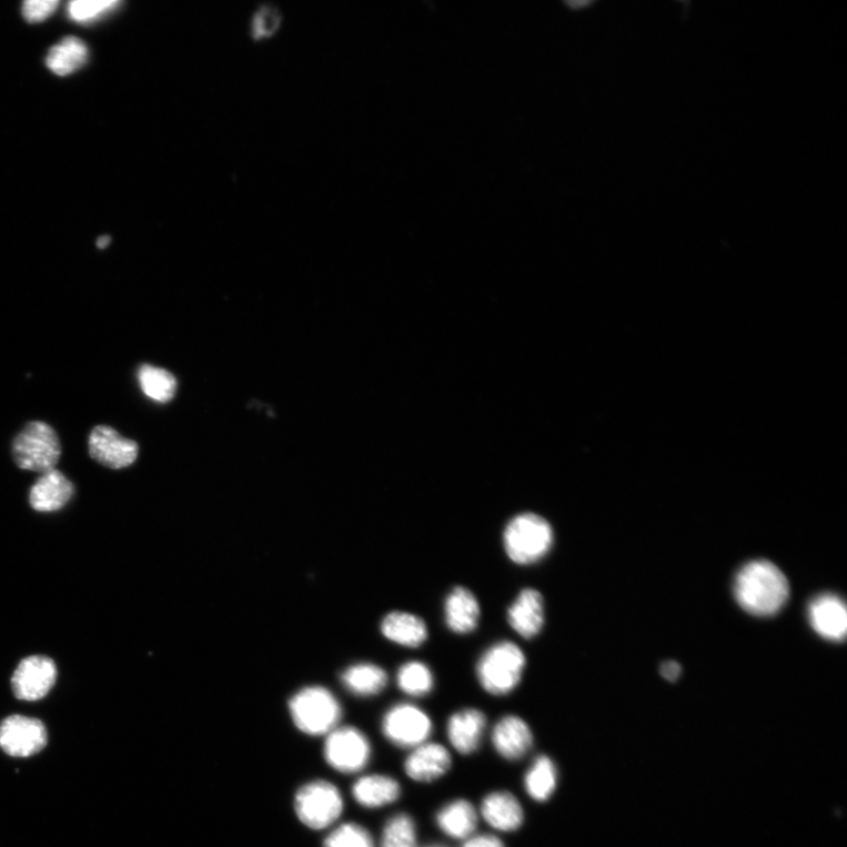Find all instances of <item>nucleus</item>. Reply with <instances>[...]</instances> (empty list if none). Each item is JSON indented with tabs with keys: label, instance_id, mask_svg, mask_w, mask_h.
I'll return each instance as SVG.
<instances>
[{
	"label": "nucleus",
	"instance_id": "nucleus-1",
	"mask_svg": "<svg viewBox=\"0 0 847 847\" xmlns=\"http://www.w3.org/2000/svg\"><path fill=\"white\" fill-rule=\"evenodd\" d=\"M735 596L746 613L770 617L789 601L790 585L774 563L755 561L744 565L737 574Z\"/></svg>",
	"mask_w": 847,
	"mask_h": 847
},
{
	"label": "nucleus",
	"instance_id": "nucleus-2",
	"mask_svg": "<svg viewBox=\"0 0 847 847\" xmlns=\"http://www.w3.org/2000/svg\"><path fill=\"white\" fill-rule=\"evenodd\" d=\"M504 547L508 558L520 565L543 559L554 545V530L536 514H522L512 518L504 531Z\"/></svg>",
	"mask_w": 847,
	"mask_h": 847
},
{
	"label": "nucleus",
	"instance_id": "nucleus-3",
	"mask_svg": "<svg viewBox=\"0 0 847 847\" xmlns=\"http://www.w3.org/2000/svg\"><path fill=\"white\" fill-rule=\"evenodd\" d=\"M289 707L294 725L310 736H327L342 718L339 700L320 686L303 688L292 697Z\"/></svg>",
	"mask_w": 847,
	"mask_h": 847
},
{
	"label": "nucleus",
	"instance_id": "nucleus-4",
	"mask_svg": "<svg viewBox=\"0 0 847 847\" xmlns=\"http://www.w3.org/2000/svg\"><path fill=\"white\" fill-rule=\"evenodd\" d=\"M526 659L515 643L501 642L483 654L477 666L478 679L485 692L505 696L518 686Z\"/></svg>",
	"mask_w": 847,
	"mask_h": 847
},
{
	"label": "nucleus",
	"instance_id": "nucleus-5",
	"mask_svg": "<svg viewBox=\"0 0 847 847\" xmlns=\"http://www.w3.org/2000/svg\"><path fill=\"white\" fill-rule=\"evenodd\" d=\"M12 453L18 467L46 474L61 458L62 446L50 425L32 422L14 438Z\"/></svg>",
	"mask_w": 847,
	"mask_h": 847
},
{
	"label": "nucleus",
	"instance_id": "nucleus-6",
	"mask_svg": "<svg viewBox=\"0 0 847 847\" xmlns=\"http://www.w3.org/2000/svg\"><path fill=\"white\" fill-rule=\"evenodd\" d=\"M343 809L340 790L325 780L305 784L294 797L295 815L312 830L326 829L341 817Z\"/></svg>",
	"mask_w": 847,
	"mask_h": 847
},
{
	"label": "nucleus",
	"instance_id": "nucleus-7",
	"mask_svg": "<svg viewBox=\"0 0 847 847\" xmlns=\"http://www.w3.org/2000/svg\"><path fill=\"white\" fill-rule=\"evenodd\" d=\"M324 757L334 770L342 774H356L367 765L371 746L357 728L337 727L326 737Z\"/></svg>",
	"mask_w": 847,
	"mask_h": 847
},
{
	"label": "nucleus",
	"instance_id": "nucleus-8",
	"mask_svg": "<svg viewBox=\"0 0 847 847\" xmlns=\"http://www.w3.org/2000/svg\"><path fill=\"white\" fill-rule=\"evenodd\" d=\"M384 736L401 747H417L432 733V722L420 707L399 704L390 708L383 719Z\"/></svg>",
	"mask_w": 847,
	"mask_h": 847
},
{
	"label": "nucleus",
	"instance_id": "nucleus-9",
	"mask_svg": "<svg viewBox=\"0 0 847 847\" xmlns=\"http://www.w3.org/2000/svg\"><path fill=\"white\" fill-rule=\"evenodd\" d=\"M48 743L46 725L36 718L10 716L0 724V747L12 757L41 753Z\"/></svg>",
	"mask_w": 847,
	"mask_h": 847
},
{
	"label": "nucleus",
	"instance_id": "nucleus-10",
	"mask_svg": "<svg viewBox=\"0 0 847 847\" xmlns=\"http://www.w3.org/2000/svg\"><path fill=\"white\" fill-rule=\"evenodd\" d=\"M56 663L46 656H31L19 663L11 678L16 698L37 702L48 696L57 682Z\"/></svg>",
	"mask_w": 847,
	"mask_h": 847
},
{
	"label": "nucleus",
	"instance_id": "nucleus-11",
	"mask_svg": "<svg viewBox=\"0 0 847 847\" xmlns=\"http://www.w3.org/2000/svg\"><path fill=\"white\" fill-rule=\"evenodd\" d=\"M138 451L140 447L135 442L124 438L110 426H95L90 433V456L109 468L120 470L132 465Z\"/></svg>",
	"mask_w": 847,
	"mask_h": 847
},
{
	"label": "nucleus",
	"instance_id": "nucleus-12",
	"mask_svg": "<svg viewBox=\"0 0 847 847\" xmlns=\"http://www.w3.org/2000/svg\"><path fill=\"white\" fill-rule=\"evenodd\" d=\"M815 632L827 641L841 642L847 632V611L844 602L830 594L817 597L809 607Z\"/></svg>",
	"mask_w": 847,
	"mask_h": 847
},
{
	"label": "nucleus",
	"instance_id": "nucleus-13",
	"mask_svg": "<svg viewBox=\"0 0 847 847\" xmlns=\"http://www.w3.org/2000/svg\"><path fill=\"white\" fill-rule=\"evenodd\" d=\"M74 486L56 468L46 472L30 490V505L38 512H54L63 508L73 497Z\"/></svg>",
	"mask_w": 847,
	"mask_h": 847
},
{
	"label": "nucleus",
	"instance_id": "nucleus-14",
	"mask_svg": "<svg viewBox=\"0 0 847 847\" xmlns=\"http://www.w3.org/2000/svg\"><path fill=\"white\" fill-rule=\"evenodd\" d=\"M451 756L438 743L422 744L406 758L405 773L416 782L427 783L443 777L451 767Z\"/></svg>",
	"mask_w": 847,
	"mask_h": 847
},
{
	"label": "nucleus",
	"instance_id": "nucleus-15",
	"mask_svg": "<svg viewBox=\"0 0 847 847\" xmlns=\"http://www.w3.org/2000/svg\"><path fill=\"white\" fill-rule=\"evenodd\" d=\"M544 601L537 589L525 588L508 608L507 619L523 638L536 637L544 625Z\"/></svg>",
	"mask_w": 847,
	"mask_h": 847
},
{
	"label": "nucleus",
	"instance_id": "nucleus-16",
	"mask_svg": "<svg viewBox=\"0 0 847 847\" xmlns=\"http://www.w3.org/2000/svg\"><path fill=\"white\" fill-rule=\"evenodd\" d=\"M492 742L502 757L507 760H520L534 745V736L522 718L506 716L496 724L492 733Z\"/></svg>",
	"mask_w": 847,
	"mask_h": 847
},
{
	"label": "nucleus",
	"instance_id": "nucleus-17",
	"mask_svg": "<svg viewBox=\"0 0 847 847\" xmlns=\"http://www.w3.org/2000/svg\"><path fill=\"white\" fill-rule=\"evenodd\" d=\"M485 727V715L476 708H466L448 719V740L460 754H474L481 745Z\"/></svg>",
	"mask_w": 847,
	"mask_h": 847
},
{
	"label": "nucleus",
	"instance_id": "nucleus-18",
	"mask_svg": "<svg viewBox=\"0 0 847 847\" xmlns=\"http://www.w3.org/2000/svg\"><path fill=\"white\" fill-rule=\"evenodd\" d=\"M481 617L477 598L465 587L453 588L445 601V621L451 632L465 635L475 632Z\"/></svg>",
	"mask_w": 847,
	"mask_h": 847
},
{
	"label": "nucleus",
	"instance_id": "nucleus-19",
	"mask_svg": "<svg viewBox=\"0 0 847 847\" xmlns=\"http://www.w3.org/2000/svg\"><path fill=\"white\" fill-rule=\"evenodd\" d=\"M482 816L494 829L511 833L520 829L524 821L521 803L510 793H494L482 803Z\"/></svg>",
	"mask_w": 847,
	"mask_h": 847
},
{
	"label": "nucleus",
	"instance_id": "nucleus-20",
	"mask_svg": "<svg viewBox=\"0 0 847 847\" xmlns=\"http://www.w3.org/2000/svg\"><path fill=\"white\" fill-rule=\"evenodd\" d=\"M401 793L400 783L383 775L362 777L352 787L354 800L367 809H379V807L395 803Z\"/></svg>",
	"mask_w": 847,
	"mask_h": 847
},
{
	"label": "nucleus",
	"instance_id": "nucleus-21",
	"mask_svg": "<svg viewBox=\"0 0 847 847\" xmlns=\"http://www.w3.org/2000/svg\"><path fill=\"white\" fill-rule=\"evenodd\" d=\"M382 633L389 641L407 647H419L427 638L425 622L400 611L389 614L383 619Z\"/></svg>",
	"mask_w": 847,
	"mask_h": 847
},
{
	"label": "nucleus",
	"instance_id": "nucleus-22",
	"mask_svg": "<svg viewBox=\"0 0 847 847\" xmlns=\"http://www.w3.org/2000/svg\"><path fill=\"white\" fill-rule=\"evenodd\" d=\"M437 824L445 835L466 839L476 831L478 817L474 805L460 799L443 807L437 815Z\"/></svg>",
	"mask_w": 847,
	"mask_h": 847
},
{
	"label": "nucleus",
	"instance_id": "nucleus-23",
	"mask_svg": "<svg viewBox=\"0 0 847 847\" xmlns=\"http://www.w3.org/2000/svg\"><path fill=\"white\" fill-rule=\"evenodd\" d=\"M88 57V47L80 38L67 37L50 50L47 65L57 75L64 77L83 68Z\"/></svg>",
	"mask_w": 847,
	"mask_h": 847
},
{
	"label": "nucleus",
	"instance_id": "nucleus-24",
	"mask_svg": "<svg viewBox=\"0 0 847 847\" xmlns=\"http://www.w3.org/2000/svg\"><path fill=\"white\" fill-rule=\"evenodd\" d=\"M342 682L353 695L371 697L383 692L387 684V675L382 667L363 663L349 667L342 676Z\"/></svg>",
	"mask_w": 847,
	"mask_h": 847
},
{
	"label": "nucleus",
	"instance_id": "nucleus-25",
	"mask_svg": "<svg viewBox=\"0 0 847 847\" xmlns=\"http://www.w3.org/2000/svg\"><path fill=\"white\" fill-rule=\"evenodd\" d=\"M137 377L144 395L157 403L171 402L175 396L177 387H179L172 373L149 364H144L138 370Z\"/></svg>",
	"mask_w": 847,
	"mask_h": 847
},
{
	"label": "nucleus",
	"instance_id": "nucleus-26",
	"mask_svg": "<svg viewBox=\"0 0 847 847\" xmlns=\"http://www.w3.org/2000/svg\"><path fill=\"white\" fill-rule=\"evenodd\" d=\"M557 786V768L546 756L538 757L525 776V789L532 799L546 801Z\"/></svg>",
	"mask_w": 847,
	"mask_h": 847
},
{
	"label": "nucleus",
	"instance_id": "nucleus-27",
	"mask_svg": "<svg viewBox=\"0 0 847 847\" xmlns=\"http://www.w3.org/2000/svg\"><path fill=\"white\" fill-rule=\"evenodd\" d=\"M397 682L402 692L412 697H424L432 692L433 675L422 662H409L399 672Z\"/></svg>",
	"mask_w": 847,
	"mask_h": 847
},
{
	"label": "nucleus",
	"instance_id": "nucleus-28",
	"mask_svg": "<svg viewBox=\"0 0 847 847\" xmlns=\"http://www.w3.org/2000/svg\"><path fill=\"white\" fill-rule=\"evenodd\" d=\"M381 847H419L415 821L406 814L393 816L384 827Z\"/></svg>",
	"mask_w": 847,
	"mask_h": 847
},
{
	"label": "nucleus",
	"instance_id": "nucleus-29",
	"mask_svg": "<svg viewBox=\"0 0 847 847\" xmlns=\"http://www.w3.org/2000/svg\"><path fill=\"white\" fill-rule=\"evenodd\" d=\"M115 0H75L69 4L68 12L77 23H91L101 19L120 7Z\"/></svg>",
	"mask_w": 847,
	"mask_h": 847
},
{
	"label": "nucleus",
	"instance_id": "nucleus-30",
	"mask_svg": "<svg viewBox=\"0 0 847 847\" xmlns=\"http://www.w3.org/2000/svg\"><path fill=\"white\" fill-rule=\"evenodd\" d=\"M324 847H374V841L365 827L349 823L333 830L325 839Z\"/></svg>",
	"mask_w": 847,
	"mask_h": 847
},
{
	"label": "nucleus",
	"instance_id": "nucleus-31",
	"mask_svg": "<svg viewBox=\"0 0 847 847\" xmlns=\"http://www.w3.org/2000/svg\"><path fill=\"white\" fill-rule=\"evenodd\" d=\"M281 26V16L278 10L265 7L255 13L253 18V37L261 39L272 36Z\"/></svg>",
	"mask_w": 847,
	"mask_h": 847
},
{
	"label": "nucleus",
	"instance_id": "nucleus-32",
	"mask_svg": "<svg viewBox=\"0 0 847 847\" xmlns=\"http://www.w3.org/2000/svg\"><path fill=\"white\" fill-rule=\"evenodd\" d=\"M58 6L56 0H28L23 6V16L29 23H41L53 14Z\"/></svg>",
	"mask_w": 847,
	"mask_h": 847
},
{
	"label": "nucleus",
	"instance_id": "nucleus-33",
	"mask_svg": "<svg viewBox=\"0 0 847 847\" xmlns=\"http://www.w3.org/2000/svg\"><path fill=\"white\" fill-rule=\"evenodd\" d=\"M463 847H505L503 841L491 835H482L476 837H470Z\"/></svg>",
	"mask_w": 847,
	"mask_h": 847
},
{
	"label": "nucleus",
	"instance_id": "nucleus-34",
	"mask_svg": "<svg viewBox=\"0 0 847 847\" xmlns=\"http://www.w3.org/2000/svg\"><path fill=\"white\" fill-rule=\"evenodd\" d=\"M661 673L668 682H676L682 675V666L676 662H666L662 665Z\"/></svg>",
	"mask_w": 847,
	"mask_h": 847
},
{
	"label": "nucleus",
	"instance_id": "nucleus-35",
	"mask_svg": "<svg viewBox=\"0 0 847 847\" xmlns=\"http://www.w3.org/2000/svg\"><path fill=\"white\" fill-rule=\"evenodd\" d=\"M111 240L108 238V235H103L100 240L97 242V246L100 249H105L110 244Z\"/></svg>",
	"mask_w": 847,
	"mask_h": 847
},
{
	"label": "nucleus",
	"instance_id": "nucleus-36",
	"mask_svg": "<svg viewBox=\"0 0 847 847\" xmlns=\"http://www.w3.org/2000/svg\"><path fill=\"white\" fill-rule=\"evenodd\" d=\"M428 847H443V846H428Z\"/></svg>",
	"mask_w": 847,
	"mask_h": 847
}]
</instances>
